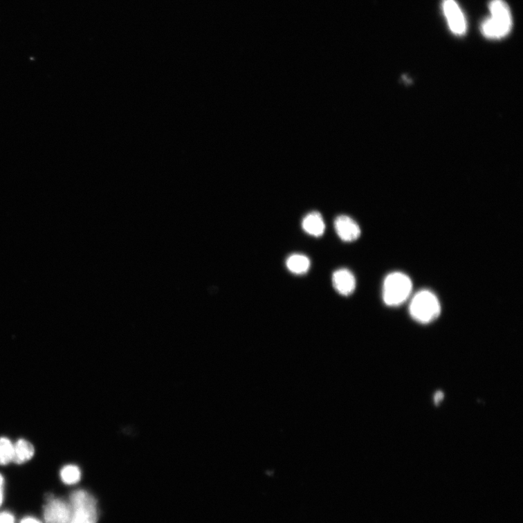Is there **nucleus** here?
<instances>
[{
  "label": "nucleus",
  "instance_id": "obj_6",
  "mask_svg": "<svg viewBox=\"0 0 523 523\" xmlns=\"http://www.w3.org/2000/svg\"><path fill=\"white\" fill-rule=\"evenodd\" d=\"M443 10L450 31L459 36L466 33V19L455 0H443Z\"/></svg>",
  "mask_w": 523,
  "mask_h": 523
},
{
  "label": "nucleus",
  "instance_id": "obj_3",
  "mask_svg": "<svg viewBox=\"0 0 523 523\" xmlns=\"http://www.w3.org/2000/svg\"><path fill=\"white\" fill-rule=\"evenodd\" d=\"M412 282L408 275L394 272L387 275L383 284V300L389 307H397L410 297Z\"/></svg>",
  "mask_w": 523,
  "mask_h": 523
},
{
  "label": "nucleus",
  "instance_id": "obj_2",
  "mask_svg": "<svg viewBox=\"0 0 523 523\" xmlns=\"http://www.w3.org/2000/svg\"><path fill=\"white\" fill-rule=\"evenodd\" d=\"M68 504L71 510L70 523H97V501L90 493L84 490L71 493Z\"/></svg>",
  "mask_w": 523,
  "mask_h": 523
},
{
  "label": "nucleus",
  "instance_id": "obj_4",
  "mask_svg": "<svg viewBox=\"0 0 523 523\" xmlns=\"http://www.w3.org/2000/svg\"><path fill=\"white\" fill-rule=\"evenodd\" d=\"M412 317L417 322L428 324L437 319L441 307L437 297L429 290H421L416 293L410 306Z\"/></svg>",
  "mask_w": 523,
  "mask_h": 523
},
{
  "label": "nucleus",
  "instance_id": "obj_10",
  "mask_svg": "<svg viewBox=\"0 0 523 523\" xmlns=\"http://www.w3.org/2000/svg\"><path fill=\"white\" fill-rule=\"evenodd\" d=\"M35 455V448L31 443L20 439L13 444L14 463L21 464L30 460Z\"/></svg>",
  "mask_w": 523,
  "mask_h": 523
},
{
  "label": "nucleus",
  "instance_id": "obj_5",
  "mask_svg": "<svg viewBox=\"0 0 523 523\" xmlns=\"http://www.w3.org/2000/svg\"><path fill=\"white\" fill-rule=\"evenodd\" d=\"M43 508L46 523H70L71 510L68 502L62 499L53 498Z\"/></svg>",
  "mask_w": 523,
  "mask_h": 523
},
{
  "label": "nucleus",
  "instance_id": "obj_11",
  "mask_svg": "<svg viewBox=\"0 0 523 523\" xmlns=\"http://www.w3.org/2000/svg\"><path fill=\"white\" fill-rule=\"evenodd\" d=\"M287 268L295 274L307 273L311 266L309 258L303 255L295 254L291 255L286 260Z\"/></svg>",
  "mask_w": 523,
  "mask_h": 523
},
{
  "label": "nucleus",
  "instance_id": "obj_12",
  "mask_svg": "<svg viewBox=\"0 0 523 523\" xmlns=\"http://www.w3.org/2000/svg\"><path fill=\"white\" fill-rule=\"evenodd\" d=\"M61 478L66 485H75L80 481L82 474L80 469L76 465H66L61 470Z\"/></svg>",
  "mask_w": 523,
  "mask_h": 523
},
{
  "label": "nucleus",
  "instance_id": "obj_15",
  "mask_svg": "<svg viewBox=\"0 0 523 523\" xmlns=\"http://www.w3.org/2000/svg\"><path fill=\"white\" fill-rule=\"evenodd\" d=\"M4 477L1 474H0V506L3 504L4 499Z\"/></svg>",
  "mask_w": 523,
  "mask_h": 523
},
{
  "label": "nucleus",
  "instance_id": "obj_8",
  "mask_svg": "<svg viewBox=\"0 0 523 523\" xmlns=\"http://www.w3.org/2000/svg\"><path fill=\"white\" fill-rule=\"evenodd\" d=\"M332 283L334 288L342 296L352 295L356 286L355 276L347 269H340L334 272Z\"/></svg>",
  "mask_w": 523,
  "mask_h": 523
},
{
  "label": "nucleus",
  "instance_id": "obj_9",
  "mask_svg": "<svg viewBox=\"0 0 523 523\" xmlns=\"http://www.w3.org/2000/svg\"><path fill=\"white\" fill-rule=\"evenodd\" d=\"M302 226L307 234L315 237H322L326 228L322 214L318 212H312L305 216Z\"/></svg>",
  "mask_w": 523,
  "mask_h": 523
},
{
  "label": "nucleus",
  "instance_id": "obj_1",
  "mask_svg": "<svg viewBox=\"0 0 523 523\" xmlns=\"http://www.w3.org/2000/svg\"><path fill=\"white\" fill-rule=\"evenodd\" d=\"M490 17L481 25L483 35L490 39H502L511 32L512 14L504 0H491L489 4Z\"/></svg>",
  "mask_w": 523,
  "mask_h": 523
},
{
  "label": "nucleus",
  "instance_id": "obj_14",
  "mask_svg": "<svg viewBox=\"0 0 523 523\" xmlns=\"http://www.w3.org/2000/svg\"><path fill=\"white\" fill-rule=\"evenodd\" d=\"M0 523H16L12 514L8 512L0 513Z\"/></svg>",
  "mask_w": 523,
  "mask_h": 523
},
{
  "label": "nucleus",
  "instance_id": "obj_7",
  "mask_svg": "<svg viewBox=\"0 0 523 523\" xmlns=\"http://www.w3.org/2000/svg\"><path fill=\"white\" fill-rule=\"evenodd\" d=\"M334 228L339 237L345 242H352L360 236V228L351 217L340 215L334 221Z\"/></svg>",
  "mask_w": 523,
  "mask_h": 523
},
{
  "label": "nucleus",
  "instance_id": "obj_16",
  "mask_svg": "<svg viewBox=\"0 0 523 523\" xmlns=\"http://www.w3.org/2000/svg\"><path fill=\"white\" fill-rule=\"evenodd\" d=\"M444 398V394L442 391H438L436 392L434 397V401L435 405H439Z\"/></svg>",
  "mask_w": 523,
  "mask_h": 523
},
{
  "label": "nucleus",
  "instance_id": "obj_13",
  "mask_svg": "<svg viewBox=\"0 0 523 523\" xmlns=\"http://www.w3.org/2000/svg\"><path fill=\"white\" fill-rule=\"evenodd\" d=\"M13 444L7 438H0V465H6L12 461Z\"/></svg>",
  "mask_w": 523,
  "mask_h": 523
},
{
  "label": "nucleus",
  "instance_id": "obj_17",
  "mask_svg": "<svg viewBox=\"0 0 523 523\" xmlns=\"http://www.w3.org/2000/svg\"><path fill=\"white\" fill-rule=\"evenodd\" d=\"M20 523H42L39 520L33 517H26L21 520Z\"/></svg>",
  "mask_w": 523,
  "mask_h": 523
}]
</instances>
